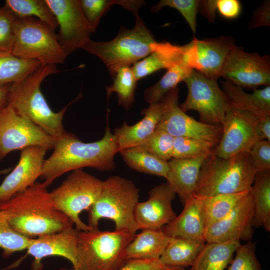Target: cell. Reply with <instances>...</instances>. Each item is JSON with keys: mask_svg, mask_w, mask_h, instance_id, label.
I'll list each match as a JSON object with an SVG mask.
<instances>
[{"mask_svg": "<svg viewBox=\"0 0 270 270\" xmlns=\"http://www.w3.org/2000/svg\"><path fill=\"white\" fill-rule=\"evenodd\" d=\"M43 182H36L8 200L0 202V210L12 227L29 238L61 232L73 222L58 210Z\"/></svg>", "mask_w": 270, "mask_h": 270, "instance_id": "cell-1", "label": "cell"}, {"mask_svg": "<svg viewBox=\"0 0 270 270\" xmlns=\"http://www.w3.org/2000/svg\"><path fill=\"white\" fill-rule=\"evenodd\" d=\"M54 140V152L44 160L40 176L46 187L70 171L86 167L110 171L116 166L114 158L118 150L108 123L104 136L96 142H84L67 132Z\"/></svg>", "mask_w": 270, "mask_h": 270, "instance_id": "cell-2", "label": "cell"}, {"mask_svg": "<svg viewBox=\"0 0 270 270\" xmlns=\"http://www.w3.org/2000/svg\"><path fill=\"white\" fill-rule=\"evenodd\" d=\"M60 72L56 65L42 64L24 78L9 85L7 98V105L54 139L66 132L62 124L64 114L68 106L81 95L58 112L50 108L41 92L40 85L47 76Z\"/></svg>", "mask_w": 270, "mask_h": 270, "instance_id": "cell-3", "label": "cell"}, {"mask_svg": "<svg viewBox=\"0 0 270 270\" xmlns=\"http://www.w3.org/2000/svg\"><path fill=\"white\" fill-rule=\"evenodd\" d=\"M256 172L249 152L228 158L211 153L202 166L194 194L208 196L250 191Z\"/></svg>", "mask_w": 270, "mask_h": 270, "instance_id": "cell-4", "label": "cell"}, {"mask_svg": "<svg viewBox=\"0 0 270 270\" xmlns=\"http://www.w3.org/2000/svg\"><path fill=\"white\" fill-rule=\"evenodd\" d=\"M134 16L133 28L122 27L117 36L110 41L90 39L82 48L102 60L112 78L120 68L130 66L152 52V45L156 42L154 36L138 14Z\"/></svg>", "mask_w": 270, "mask_h": 270, "instance_id": "cell-5", "label": "cell"}, {"mask_svg": "<svg viewBox=\"0 0 270 270\" xmlns=\"http://www.w3.org/2000/svg\"><path fill=\"white\" fill-rule=\"evenodd\" d=\"M139 190L130 180L111 176L102 182L101 193L88 212V225L98 230L102 218L112 220L115 230L136 234L138 230L134 212L138 202Z\"/></svg>", "mask_w": 270, "mask_h": 270, "instance_id": "cell-6", "label": "cell"}, {"mask_svg": "<svg viewBox=\"0 0 270 270\" xmlns=\"http://www.w3.org/2000/svg\"><path fill=\"white\" fill-rule=\"evenodd\" d=\"M136 234L115 230H78L75 270H118L129 260L126 249Z\"/></svg>", "mask_w": 270, "mask_h": 270, "instance_id": "cell-7", "label": "cell"}, {"mask_svg": "<svg viewBox=\"0 0 270 270\" xmlns=\"http://www.w3.org/2000/svg\"><path fill=\"white\" fill-rule=\"evenodd\" d=\"M14 31L11 53L18 58L37 60L42 64L56 65L63 64L68 56L54 30L36 18L16 17Z\"/></svg>", "mask_w": 270, "mask_h": 270, "instance_id": "cell-8", "label": "cell"}, {"mask_svg": "<svg viewBox=\"0 0 270 270\" xmlns=\"http://www.w3.org/2000/svg\"><path fill=\"white\" fill-rule=\"evenodd\" d=\"M100 179L82 169L73 170L62 183L50 192L56 208L67 216L79 231L93 230L80 218L96 201L102 188Z\"/></svg>", "mask_w": 270, "mask_h": 270, "instance_id": "cell-9", "label": "cell"}, {"mask_svg": "<svg viewBox=\"0 0 270 270\" xmlns=\"http://www.w3.org/2000/svg\"><path fill=\"white\" fill-rule=\"evenodd\" d=\"M184 82L188 88L185 101L180 105L184 112L196 111L201 122L222 126L230 104L216 80L192 70Z\"/></svg>", "mask_w": 270, "mask_h": 270, "instance_id": "cell-10", "label": "cell"}, {"mask_svg": "<svg viewBox=\"0 0 270 270\" xmlns=\"http://www.w3.org/2000/svg\"><path fill=\"white\" fill-rule=\"evenodd\" d=\"M54 138L40 127L6 105L0 110V158L32 146L53 149Z\"/></svg>", "mask_w": 270, "mask_h": 270, "instance_id": "cell-11", "label": "cell"}, {"mask_svg": "<svg viewBox=\"0 0 270 270\" xmlns=\"http://www.w3.org/2000/svg\"><path fill=\"white\" fill-rule=\"evenodd\" d=\"M178 88L169 91L162 98L164 108L156 129L165 130L174 137L184 136L207 142L214 148L219 143L222 126L197 121L186 114L178 105Z\"/></svg>", "mask_w": 270, "mask_h": 270, "instance_id": "cell-12", "label": "cell"}, {"mask_svg": "<svg viewBox=\"0 0 270 270\" xmlns=\"http://www.w3.org/2000/svg\"><path fill=\"white\" fill-rule=\"evenodd\" d=\"M258 122V118L254 114L231 106L222 124L220 141L212 153L218 157L228 158L250 152L252 146L262 140Z\"/></svg>", "mask_w": 270, "mask_h": 270, "instance_id": "cell-13", "label": "cell"}, {"mask_svg": "<svg viewBox=\"0 0 270 270\" xmlns=\"http://www.w3.org/2000/svg\"><path fill=\"white\" fill-rule=\"evenodd\" d=\"M240 86L254 90L260 86H270V58L248 52L236 45L229 52L220 76Z\"/></svg>", "mask_w": 270, "mask_h": 270, "instance_id": "cell-14", "label": "cell"}, {"mask_svg": "<svg viewBox=\"0 0 270 270\" xmlns=\"http://www.w3.org/2000/svg\"><path fill=\"white\" fill-rule=\"evenodd\" d=\"M235 45L234 40L229 36L202 40L194 37L190 43L182 46V62L191 70L217 80L229 52Z\"/></svg>", "mask_w": 270, "mask_h": 270, "instance_id": "cell-15", "label": "cell"}, {"mask_svg": "<svg viewBox=\"0 0 270 270\" xmlns=\"http://www.w3.org/2000/svg\"><path fill=\"white\" fill-rule=\"evenodd\" d=\"M59 26L58 41L68 54L82 48L94 32L82 10L80 0H46Z\"/></svg>", "mask_w": 270, "mask_h": 270, "instance_id": "cell-16", "label": "cell"}, {"mask_svg": "<svg viewBox=\"0 0 270 270\" xmlns=\"http://www.w3.org/2000/svg\"><path fill=\"white\" fill-rule=\"evenodd\" d=\"M253 215L252 198L249 192L227 215L206 228L205 242L251 240Z\"/></svg>", "mask_w": 270, "mask_h": 270, "instance_id": "cell-17", "label": "cell"}, {"mask_svg": "<svg viewBox=\"0 0 270 270\" xmlns=\"http://www.w3.org/2000/svg\"><path fill=\"white\" fill-rule=\"evenodd\" d=\"M176 194L166 182L153 188L148 200L138 202L134 212L138 230L161 229L176 216L172 202Z\"/></svg>", "mask_w": 270, "mask_h": 270, "instance_id": "cell-18", "label": "cell"}, {"mask_svg": "<svg viewBox=\"0 0 270 270\" xmlns=\"http://www.w3.org/2000/svg\"><path fill=\"white\" fill-rule=\"evenodd\" d=\"M47 150L40 146L21 150L18 164L0 185V202L32 186L41 176Z\"/></svg>", "mask_w": 270, "mask_h": 270, "instance_id": "cell-19", "label": "cell"}, {"mask_svg": "<svg viewBox=\"0 0 270 270\" xmlns=\"http://www.w3.org/2000/svg\"><path fill=\"white\" fill-rule=\"evenodd\" d=\"M78 232L72 226L58 232L32 238L26 248L27 254L34 258L32 270H42V260L50 256L66 258L75 270L77 266Z\"/></svg>", "mask_w": 270, "mask_h": 270, "instance_id": "cell-20", "label": "cell"}, {"mask_svg": "<svg viewBox=\"0 0 270 270\" xmlns=\"http://www.w3.org/2000/svg\"><path fill=\"white\" fill-rule=\"evenodd\" d=\"M164 108L162 100L150 104L147 108L142 110V114L144 117L138 122L130 126L124 122L120 127L115 128L113 134L118 152L138 146L150 138L160 121Z\"/></svg>", "mask_w": 270, "mask_h": 270, "instance_id": "cell-21", "label": "cell"}, {"mask_svg": "<svg viewBox=\"0 0 270 270\" xmlns=\"http://www.w3.org/2000/svg\"><path fill=\"white\" fill-rule=\"evenodd\" d=\"M184 204V208L181 213L163 226L162 230L170 237H179L205 242L206 227L198 196L194 194Z\"/></svg>", "mask_w": 270, "mask_h": 270, "instance_id": "cell-22", "label": "cell"}, {"mask_svg": "<svg viewBox=\"0 0 270 270\" xmlns=\"http://www.w3.org/2000/svg\"><path fill=\"white\" fill-rule=\"evenodd\" d=\"M206 157L172 158L168 162L170 170L167 182L183 203L194 194L200 170Z\"/></svg>", "mask_w": 270, "mask_h": 270, "instance_id": "cell-23", "label": "cell"}, {"mask_svg": "<svg viewBox=\"0 0 270 270\" xmlns=\"http://www.w3.org/2000/svg\"><path fill=\"white\" fill-rule=\"evenodd\" d=\"M152 48V52L150 54L131 66L138 81L161 69H168L177 64L183 63L182 46L156 42Z\"/></svg>", "mask_w": 270, "mask_h": 270, "instance_id": "cell-24", "label": "cell"}, {"mask_svg": "<svg viewBox=\"0 0 270 270\" xmlns=\"http://www.w3.org/2000/svg\"><path fill=\"white\" fill-rule=\"evenodd\" d=\"M222 90L232 106L258 118L270 115V86L248 93L242 88L226 80L222 82Z\"/></svg>", "mask_w": 270, "mask_h": 270, "instance_id": "cell-25", "label": "cell"}, {"mask_svg": "<svg viewBox=\"0 0 270 270\" xmlns=\"http://www.w3.org/2000/svg\"><path fill=\"white\" fill-rule=\"evenodd\" d=\"M171 237L161 229H144L127 246L128 260H158Z\"/></svg>", "mask_w": 270, "mask_h": 270, "instance_id": "cell-26", "label": "cell"}, {"mask_svg": "<svg viewBox=\"0 0 270 270\" xmlns=\"http://www.w3.org/2000/svg\"><path fill=\"white\" fill-rule=\"evenodd\" d=\"M240 241L207 242L198 255L191 270H224L233 259Z\"/></svg>", "mask_w": 270, "mask_h": 270, "instance_id": "cell-27", "label": "cell"}, {"mask_svg": "<svg viewBox=\"0 0 270 270\" xmlns=\"http://www.w3.org/2000/svg\"><path fill=\"white\" fill-rule=\"evenodd\" d=\"M254 205L252 226L270 231V171H257L250 190Z\"/></svg>", "mask_w": 270, "mask_h": 270, "instance_id": "cell-28", "label": "cell"}, {"mask_svg": "<svg viewBox=\"0 0 270 270\" xmlns=\"http://www.w3.org/2000/svg\"><path fill=\"white\" fill-rule=\"evenodd\" d=\"M204 244L202 241L171 237L160 260L169 266H192Z\"/></svg>", "mask_w": 270, "mask_h": 270, "instance_id": "cell-29", "label": "cell"}, {"mask_svg": "<svg viewBox=\"0 0 270 270\" xmlns=\"http://www.w3.org/2000/svg\"><path fill=\"white\" fill-rule=\"evenodd\" d=\"M250 191L234 194H222L213 196L197 195L206 228L227 215Z\"/></svg>", "mask_w": 270, "mask_h": 270, "instance_id": "cell-30", "label": "cell"}, {"mask_svg": "<svg viewBox=\"0 0 270 270\" xmlns=\"http://www.w3.org/2000/svg\"><path fill=\"white\" fill-rule=\"evenodd\" d=\"M120 152L130 168L166 179L170 170L168 161L162 160L138 146L124 149Z\"/></svg>", "mask_w": 270, "mask_h": 270, "instance_id": "cell-31", "label": "cell"}, {"mask_svg": "<svg viewBox=\"0 0 270 270\" xmlns=\"http://www.w3.org/2000/svg\"><path fill=\"white\" fill-rule=\"evenodd\" d=\"M41 64L37 60L21 58L12 53H0V86L18 82Z\"/></svg>", "mask_w": 270, "mask_h": 270, "instance_id": "cell-32", "label": "cell"}, {"mask_svg": "<svg viewBox=\"0 0 270 270\" xmlns=\"http://www.w3.org/2000/svg\"><path fill=\"white\" fill-rule=\"evenodd\" d=\"M192 70L183 63L177 64L168 68L158 82L145 90L144 92L145 100L150 104L160 102L169 91L177 87L180 82H184Z\"/></svg>", "mask_w": 270, "mask_h": 270, "instance_id": "cell-33", "label": "cell"}, {"mask_svg": "<svg viewBox=\"0 0 270 270\" xmlns=\"http://www.w3.org/2000/svg\"><path fill=\"white\" fill-rule=\"evenodd\" d=\"M4 5L16 17H34L54 30L58 27L56 20L46 0H6Z\"/></svg>", "mask_w": 270, "mask_h": 270, "instance_id": "cell-34", "label": "cell"}, {"mask_svg": "<svg viewBox=\"0 0 270 270\" xmlns=\"http://www.w3.org/2000/svg\"><path fill=\"white\" fill-rule=\"evenodd\" d=\"M112 85L106 87L108 99L112 92H116L120 106L126 109L130 108L134 101V94L138 80L131 66L120 68L113 78Z\"/></svg>", "mask_w": 270, "mask_h": 270, "instance_id": "cell-35", "label": "cell"}, {"mask_svg": "<svg viewBox=\"0 0 270 270\" xmlns=\"http://www.w3.org/2000/svg\"><path fill=\"white\" fill-rule=\"evenodd\" d=\"M32 238L16 230L8 222L5 214L0 210V248L4 258L13 253L26 250Z\"/></svg>", "mask_w": 270, "mask_h": 270, "instance_id": "cell-36", "label": "cell"}, {"mask_svg": "<svg viewBox=\"0 0 270 270\" xmlns=\"http://www.w3.org/2000/svg\"><path fill=\"white\" fill-rule=\"evenodd\" d=\"M214 147L204 142L188 137H174L172 158L182 159L207 156Z\"/></svg>", "mask_w": 270, "mask_h": 270, "instance_id": "cell-37", "label": "cell"}, {"mask_svg": "<svg viewBox=\"0 0 270 270\" xmlns=\"http://www.w3.org/2000/svg\"><path fill=\"white\" fill-rule=\"evenodd\" d=\"M174 140V137L165 130L156 129L150 138L137 146L168 162L172 159Z\"/></svg>", "mask_w": 270, "mask_h": 270, "instance_id": "cell-38", "label": "cell"}, {"mask_svg": "<svg viewBox=\"0 0 270 270\" xmlns=\"http://www.w3.org/2000/svg\"><path fill=\"white\" fill-rule=\"evenodd\" d=\"M200 0H162L151 8L154 13L164 6L178 10L183 16L194 33L196 32V16Z\"/></svg>", "mask_w": 270, "mask_h": 270, "instance_id": "cell-39", "label": "cell"}, {"mask_svg": "<svg viewBox=\"0 0 270 270\" xmlns=\"http://www.w3.org/2000/svg\"><path fill=\"white\" fill-rule=\"evenodd\" d=\"M256 242L248 241L244 244H240L235 252L227 270H261V265L256 254Z\"/></svg>", "mask_w": 270, "mask_h": 270, "instance_id": "cell-40", "label": "cell"}, {"mask_svg": "<svg viewBox=\"0 0 270 270\" xmlns=\"http://www.w3.org/2000/svg\"><path fill=\"white\" fill-rule=\"evenodd\" d=\"M83 13L94 32L102 17L115 4L122 6L124 0H80Z\"/></svg>", "mask_w": 270, "mask_h": 270, "instance_id": "cell-41", "label": "cell"}, {"mask_svg": "<svg viewBox=\"0 0 270 270\" xmlns=\"http://www.w3.org/2000/svg\"><path fill=\"white\" fill-rule=\"evenodd\" d=\"M16 16L5 5L0 8V53H11L14 42Z\"/></svg>", "mask_w": 270, "mask_h": 270, "instance_id": "cell-42", "label": "cell"}, {"mask_svg": "<svg viewBox=\"0 0 270 270\" xmlns=\"http://www.w3.org/2000/svg\"><path fill=\"white\" fill-rule=\"evenodd\" d=\"M249 152L256 171H270V141L256 142Z\"/></svg>", "mask_w": 270, "mask_h": 270, "instance_id": "cell-43", "label": "cell"}, {"mask_svg": "<svg viewBox=\"0 0 270 270\" xmlns=\"http://www.w3.org/2000/svg\"><path fill=\"white\" fill-rule=\"evenodd\" d=\"M184 268L172 267L158 260H129L118 270H184Z\"/></svg>", "mask_w": 270, "mask_h": 270, "instance_id": "cell-44", "label": "cell"}, {"mask_svg": "<svg viewBox=\"0 0 270 270\" xmlns=\"http://www.w3.org/2000/svg\"><path fill=\"white\" fill-rule=\"evenodd\" d=\"M216 10L222 17L231 20L239 16L242 6L238 0H217Z\"/></svg>", "mask_w": 270, "mask_h": 270, "instance_id": "cell-45", "label": "cell"}, {"mask_svg": "<svg viewBox=\"0 0 270 270\" xmlns=\"http://www.w3.org/2000/svg\"><path fill=\"white\" fill-rule=\"evenodd\" d=\"M270 1L264 2L256 11L250 22L252 28L270 26Z\"/></svg>", "mask_w": 270, "mask_h": 270, "instance_id": "cell-46", "label": "cell"}, {"mask_svg": "<svg viewBox=\"0 0 270 270\" xmlns=\"http://www.w3.org/2000/svg\"><path fill=\"white\" fill-rule=\"evenodd\" d=\"M217 0H200L198 11L208 19L210 22H214L216 18Z\"/></svg>", "mask_w": 270, "mask_h": 270, "instance_id": "cell-47", "label": "cell"}, {"mask_svg": "<svg viewBox=\"0 0 270 270\" xmlns=\"http://www.w3.org/2000/svg\"><path fill=\"white\" fill-rule=\"evenodd\" d=\"M258 128L261 139L270 141V115L258 118Z\"/></svg>", "mask_w": 270, "mask_h": 270, "instance_id": "cell-48", "label": "cell"}, {"mask_svg": "<svg viewBox=\"0 0 270 270\" xmlns=\"http://www.w3.org/2000/svg\"><path fill=\"white\" fill-rule=\"evenodd\" d=\"M8 86H0V110L2 109L7 105Z\"/></svg>", "mask_w": 270, "mask_h": 270, "instance_id": "cell-49", "label": "cell"}, {"mask_svg": "<svg viewBox=\"0 0 270 270\" xmlns=\"http://www.w3.org/2000/svg\"><path fill=\"white\" fill-rule=\"evenodd\" d=\"M10 170H11V168H7V169H5V170H0V174H6V173H8Z\"/></svg>", "mask_w": 270, "mask_h": 270, "instance_id": "cell-50", "label": "cell"}, {"mask_svg": "<svg viewBox=\"0 0 270 270\" xmlns=\"http://www.w3.org/2000/svg\"><path fill=\"white\" fill-rule=\"evenodd\" d=\"M68 270V269H66V268H62V269H60V270Z\"/></svg>", "mask_w": 270, "mask_h": 270, "instance_id": "cell-51", "label": "cell"}, {"mask_svg": "<svg viewBox=\"0 0 270 270\" xmlns=\"http://www.w3.org/2000/svg\"><path fill=\"white\" fill-rule=\"evenodd\" d=\"M191 270L190 269V270Z\"/></svg>", "mask_w": 270, "mask_h": 270, "instance_id": "cell-52", "label": "cell"}, {"mask_svg": "<svg viewBox=\"0 0 270 270\" xmlns=\"http://www.w3.org/2000/svg\"><path fill=\"white\" fill-rule=\"evenodd\" d=\"M0 160H2V159H1L0 158Z\"/></svg>", "mask_w": 270, "mask_h": 270, "instance_id": "cell-53", "label": "cell"}]
</instances>
